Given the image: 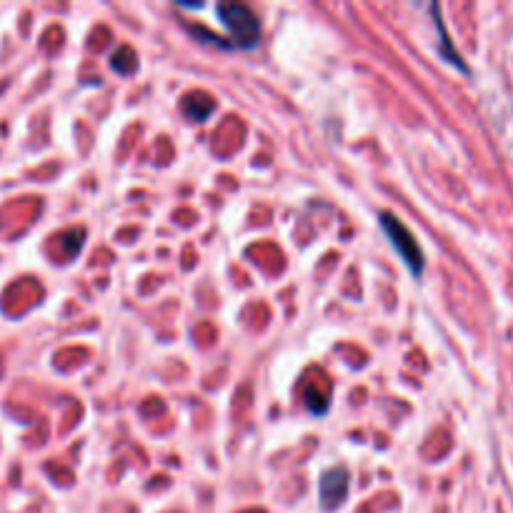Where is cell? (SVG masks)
Returning <instances> with one entry per match:
<instances>
[{
  "instance_id": "obj_1",
  "label": "cell",
  "mask_w": 513,
  "mask_h": 513,
  "mask_svg": "<svg viewBox=\"0 0 513 513\" xmlns=\"http://www.w3.org/2000/svg\"><path fill=\"white\" fill-rule=\"evenodd\" d=\"M218 18L231 33L233 51H256L261 43V21L246 3H218Z\"/></svg>"
},
{
  "instance_id": "obj_2",
  "label": "cell",
  "mask_w": 513,
  "mask_h": 513,
  "mask_svg": "<svg viewBox=\"0 0 513 513\" xmlns=\"http://www.w3.org/2000/svg\"><path fill=\"white\" fill-rule=\"evenodd\" d=\"M381 231L386 233L388 243L396 251V256L401 258L406 271L418 281L423 276V271H426V256H423V248L418 246L416 236L393 213H381Z\"/></svg>"
},
{
  "instance_id": "obj_3",
  "label": "cell",
  "mask_w": 513,
  "mask_h": 513,
  "mask_svg": "<svg viewBox=\"0 0 513 513\" xmlns=\"http://www.w3.org/2000/svg\"><path fill=\"white\" fill-rule=\"evenodd\" d=\"M351 491V473L346 466L328 468L318 478V506L323 513H336Z\"/></svg>"
},
{
  "instance_id": "obj_4",
  "label": "cell",
  "mask_w": 513,
  "mask_h": 513,
  "mask_svg": "<svg viewBox=\"0 0 513 513\" xmlns=\"http://www.w3.org/2000/svg\"><path fill=\"white\" fill-rule=\"evenodd\" d=\"M298 393H301V403L311 416H326L328 408H331V383L323 376V371H318V381H313L311 373L303 376Z\"/></svg>"
},
{
  "instance_id": "obj_5",
  "label": "cell",
  "mask_w": 513,
  "mask_h": 513,
  "mask_svg": "<svg viewBox=\"0 0 513 513\" xmlns=\"http://www.w3.org/2000/svg\"><path fill=\"white\" fill-rule=\"evenodd\" d=\"M181 108H183V116L188 118V121H196V123H203L211 118V113L216 111V103H213V98L208 96V93H186L181 101Z\"/></svg>"
},
{
  "instance_id": "obj_6",
  "label": "cell",
  "mask_w": 513,
  "mask_h": 513,
  "mask_svg": "<svg viewBox=\"0 0 513 513\" xmlns=\"http://www.w3.org/2000/svg\"><path fill=\"white\" fill-rule=\"evenodd\" d=\"M431 16H433V23H436L438 38H441V41H438V56H441L446 63H451V66H456L461 73H468L466 63L461 61V56H458L456 48H451V41H448V36H446V28H443V23H441V11H438V6H431Z\"/></svg>"
},
{
  "instance_id": "obj_7",
  "label": "cell",
  "mask_w": 513,
  "mask_h": 513,
  "mask_svg": "<svg viewBox=\"0 0 513 513\" xmlns=\"http://www.w3.org/2000/svg\"><path fill=\"white\" fill-rule=\"evenodd\" d=\"M111 68L118 73V76H131V73L138 68L136 53H133L128 46L116 48V53L111 56Z\"/></svg>"
},
{
  "instance_id": "obj_8",
  "label": "cell",
  "mask_w": 513,
  "mask_h": 513,
  "mask_svg": "<svg viewBox=\"0 0 513 513\" xmlns=\"http://www.w3.org/2000/svg\"><path fill=\"white\" fill-rule=\"evenodd\" d=\"M61 241H66V261H73V258L81 256L83 246H86V231L83 228H73V231H66L61 236Z\"/></svg>"
}]
</instances>
